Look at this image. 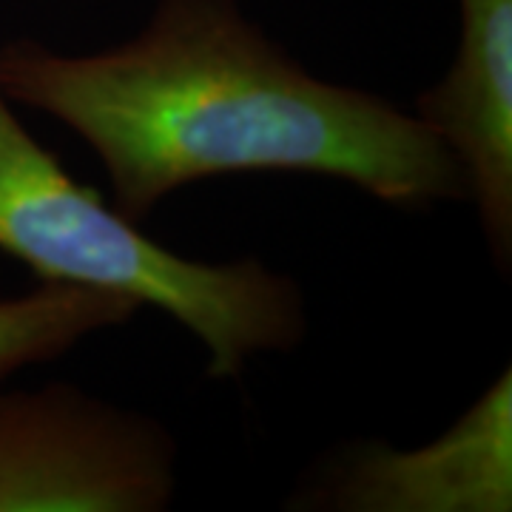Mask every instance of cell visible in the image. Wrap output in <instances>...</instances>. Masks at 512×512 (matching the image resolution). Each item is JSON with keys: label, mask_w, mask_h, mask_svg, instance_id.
<instances>
[{"label": "cell", "mask_w": 512, "mask_h": 512, "mask_svg": "<svg viewBox=\"0 0 512 512\" xmlns=\"http://www.w3.org/2000/svg\"><path fill=\"white\" fill-rule=\"evenodd\" d=\"M458 49L444 80L416 100L467 174L495 268L512 265V0H458Z\"/></svg>", "instance_id": "cell-5"}, {"label": "cell", "mask_w": 512, "mask_h": 512, "mask_svg": "<svg viewBox=\"0 0 512 512\" xmlns=\"http://www.w3.org/2000/svg\"><path fill=\"white\" fill-rule=\"evenodd\" d=\"M311 507L342 512H510L512 370L419 450L362 444L342 458Z\"/></svg>", "instance_id": "cell-4"}, {"label": "cell", "mask_w": 512, "mask_h": 512, "mask_svg": "<svg viewBox=\"0 0 512 512\" xmlns=\"http://www.w3.org/2000/svg\"><path fill=\"white\" fill-rule=\"evenodd\" d=\"M140 308L128 296L49 282L0 299V379L63 356L97 330L126 325Z\"/></svg>", "instance_id": "cell-6"}, {"label": "cell", "mask_w": 512, "mask_h": 512, "mask_svg": "<svg viewBox=\"0 0 512 512\" xmlns=\"http://www.w3.org/2000/svg\"><path fill=\"white\" fill-rule=\"evenodd\" d=\"M0 251L40 282L128 296L168 313L208 353L211 379H237L259 353L293 350L305 296L259 259L200 262L154 242L74 180L0 92Z\"/></svg>", "instance_id": "cell-2"}, {"label": "cell", "mask_w": 512, "mask_h": 512, "mask_svg": "<svg viewBox=\"0 0 512 512\" xmlns=\"http://www.w3.org/2000/svg\"><path fill=\"white\" fill-rule=\"evenodd\" d=\"M174 461L163 424L74 384L0 393V512H160Z\"/></svg>", "instance_id": "cell-3"}, {"label": "cell", "mask_w": 512, "mask_h": 512, "mask_svg": "<svg viewBox=\"0 0 512 512\" xmlns=\"http://www.w3.org/2000/svg\"><path fill=\"white\" fill-rule=\"evenodd\" d=\"M0 92L72 128L134 222L239 171L333 177L407 211L470 200L433 128L382 94L313 77L237 0H157L137 35L92 55L9 40Z\"/></svg>", "instance_id": "cell-1"}]
</instances>
